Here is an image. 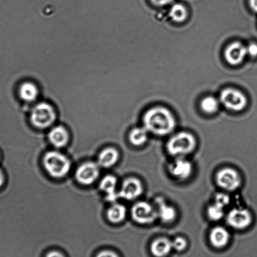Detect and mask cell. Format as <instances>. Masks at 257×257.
<instances>
[{
    "instance_id": "cell-1",
    "label": "cell",
    "mask_w": 257,
    "mask_h": 257,
    "mask_svg": "<svg viewBox=\"0 0 257 257\" xmlns=\"http://www.w3.org/2000/svg\"><path fill=\"white\" fill-rule=\"evenodd\" d=\"M144 128L158 136H165L174 131L176 126L175 118L171 111L164 107L149 109L143 118Z\"/></svg>"
},
{
    "instance_id": "cell-2",
    "label": "cell",
    "mask_w": 257,
    "mask_h": 257,
    "mask_svg": "<svg viewBox=\"0 0 257 257\" xmlns=\"http://www.w3.org/2000/svg\"><path fill=\"white\" fill-rule=\"evenodd\" d=\"M45 169L54 178H62L69 173L71 164L66 156L57 151L47 152L43 159Z\"/></svg>"
},
{
    "instance_id": "cell-3",
    "label": "cell",
    "mask_w": 257,
    "mask_h": 257,
    "mask_svg": "<svg viewBox=\"0 0 257 257\" xmlns=\"http://www.w3.org/2000/svg\"><path fill=\"white\" fill-rule=\"evenodd\" d=\"M57 113L52 104L42 101L35 105L30 113L32 125L39 129H46L56 121Z\"/></svg>"
},
{
    "instance_id": "cell-4",
    "label": "cell",
    "mask_w": 257,
    "mask_h": 257,
    "mask_svg": "<svg viewBox=\"0 0 257 257\" xmlns=\"http://www.w3.org/2000/svg\"><path fill=\"white\" fill-rule=\"evenodd\" d=\"M197 141L193 135L188 132H181L170 139L167 149L172 156L183 157L195 150Z\"/></svg>"
},
{
    "instance_id": "cell-5",
    "label": "cell",
    "mask_w": 257,
    "mask_h": 257,
    "mask_svg": "<svg viewBox=\"0 0 257 257\" xmlns=\"http://www.w3.org/2000/svg\"><path fill=\"white\" fill-rule=\"evenodd\" d=\"M219 99L225 108L233 111L243 110L247 104L245 95L233 88H227L222 91Z\"/></svg>"
},
{
    "instance_id": "cell-6",
    "label": "cell",
    "mask_w": 257,
    "mask_h": 257,
    "mask_svg": "<svg viewBox=\"0 0 257 257\" xmlns=\"http://www.w3.org/2000/svg\"><path fill=\"white\" fill-rule=\"evenodd\" d=\"M132 216L137 223L142 224H151L156 220L158 212L151 204L141 201L135 204L132 208Z\"/></svg>"
},
{
    "instance_id": "cell-7",
    "label": "cell",
    "mask_w": 257,
    "mask_h": 257,
    "mask_svg": "<svg viewBox=\"0 0 257 257\" xmlns=\"http://www.w3.org/2000/svg\"><path fill=\"white\" fill-rule=\"evenodd\" d=\"M216 183L221 188L228 191H234L240 186L241 176L238 172L231 168H224L216 174Z\"/></svg>"
},
{
    "instance_id": "cell-8",
    "label": "cell",
    "mask_w": 257,
    "mask_h": 257,
    "mask_svg": "<svg viewBox=\"0 0 257 257\" xmlns=\"http://www.w3.org/2000/svg\"><path fill=\"white\" fill-rule=\"evenodd\" d=\"M99 175V166L93 162H85L77 169L76 178L80 184L89 186L97 180Z\"/></svg>"
},
{
    "instance_id": "cell-9",
    "label": "cell",
    "mask_w": 257,
    "mask_h": 257,
    "mask_svg": "<svg viewBox=\"0 0 257 257\" xmlns=\"http://www.w3.org/2000/svg\"><path fill=\"white\" fill-rule=\"evenodd\" d=\"M227 221L233 228H246L252 223L251 214L247 209L234 208L228 214Z\"/></svg>"
},
{
    "instance_id": "cell-10",
    "label": "cell",
    "mask_w": 257,
    "mask_h": 257,
    "mask_svg": "<svg viewBox=\"0 0 257 257\" xmlns=\"http://www.w3.org/2000/svg\"><path fill=\"white\" fill-rule=\"evenodd\" d=\"M142 191L143 186L141 181L134 178H128L122 184L118 193L119 198L128 201L134 200L141 195Z\"/></svg>"
},
{
    "instance_id": "cell-11",
    "label": "cell",
    "mask_w": 257,
    "mask_h": 257,
    "mask_svg": "<svg viewBox=\"0 0 257 257\" xmlns=\"http://www.w3.org/2000/svg\"><path fill=\"white\" fill-rule=\"evenodd\" d=\"M247 55L246 47L240 42H235L231 44L224 52V57L229 64L236 66L243 61Z\"/></svg>"
},
{
    "instance_id": "cell-12",
    "label": "cell",
    "mask_w": 257,
    "mask_h": 257,
    "mask_svg": "<svg viewBox=\"0 0 257 257\" xmlns=\"http://www.w3.org/2000/svg\"><path fill=\"white\" fill-rule=\"evenodd\" d=\"M169 172L174 178L179 180H185L191 175L193 166L188 160L179 157L170 166Z\"/></svg>"
},
{
    "instance_id": "cell-13",
    "label": "cell",
    "mask_w": 257,
    "mask_h": 257,
    "mask_svg": "<svg viewBox=\"0 0 257 257\" xmlns=\"http://www.w3.org/2000/svg\"><path fill=\"white\" fill-rule=\"evenodd\" d=\"M40 94L39 87L34 82L27 81L22 82L19 88V96L21 100L26 103H32L38 98Z\"/></svg>"
},
{
    "instance_id": "cell-14",
    "label": "cell",
    "mask_w": 257,
    "mask_h": 257,
    "mask_svg": "<svg viewBox=\"0 0 257 257\" xmlns=\"http://www.w3.org/2000/svg\"><path fill=\"white\" fill-rule=\"evenodd\" d=\"M116 178L111 175L104 176L99 183V189L106 194V200L110 203H114L119 198L116 191Z\"/></svg>"
},
{
    "instance_id": "cell-15",
    "label": "cell",
    "mask_w": 257,
    "mask_h": 257,
    "mask_svg": "<svg viewBox=\"0 0 257 257\" xmlns=\"http://www.w3.org/2000/svg\"><path fill=\"white\" fill-rule=\"evenodd\" d=\"M48 138L52 146L56 148H62L66 146L69 141V134L64 126H54L49 132Z\"/></svg>"
},
{
    "instance_id": "cell-16",
    "label": "cell",
    "mask_w": 257,
    "mask_h": 257,
    "mask_svg": "<svg viewBox=\"0 0 257 257\" xmlns=\"http://www.w3.org/2000/svg\"><path fill=\"white\" fill-rule=\"evenodd\" d=\"M209 239L212 245L215 248H223L229 240V232L223 227L217 226L212 229L209 234Z\"/></svg>"
},
{
    "instance_id": "cell-17",
    "label": "cell",
    "mask_w": 257,
    "mask_h": 257,
    "mask_svg": "<svg viewBox=\"0 0 257 257\" xmlns=\"http://www.w3.org/2000/svg\"><path fill=\"white\" fill-rule=\"evenodd\" d=\"M173 248V243L166 238H159L153 241L151 250L156 257H165L169 254Z\"/></svg>"
},
{
    "instance_id": "cell-18",
    "label": "cell",
    "mask_w": 257,
    "mask_h": 257,
    "mask_svg": "<svg viewBox=\"0 0 257 257\" xmlns=\"http://www.w3.org/2000/svg\"><path fill=\"white\" fill-rule=\"evenodd\" d=\"M119 153L114 148L104 149L99 154L98 158V164L103 168H109L113 166L118 161Z\"/></svg>"
},
{
    "instance_id": "cell-19",
    "label": "cell",
    "mask_w": 257,
    "mask_h": 257,
    "mask_svg": "<svg viewBox=\"0 0 257 257\" xmlns=\"http://www.w3.org/2000/svg\"><path fill=\"white\" fill-rule=\"evenodd\" d=\"M156 203L158 206V216L166 223L173 221L176 218V209L173 206L167 205L163 199L157 198Z\"/></svg>"
},
{
    "instance_id": "cell-20",
    "label": "cell",
    "mask_w": 257,
    "mask_h": 257,
    "mask_svg": "<svg viewBox=\"0 0 257 257\" xmlns=\"http://www.w3.org/2000/svg\"><path fill=\"white\" fill-rule=\"evenodd\" d=\"M126 209L119 204H113L107 211V218L113 223H119L125 218Z\"/></svg>"
},
{
    "instance_id": "cell-21",
    "label": "cell",
    "mask_w": 257,
    "mask_h": 257,
    "mask_svg": "<svg viewBox=\"0 0 257 257\" xmlns=\"http://www.w3.org/2000/svg\"><path fill=\"white\" fill-rule=\"evenodd\" d=\"M148 133L149 132L144 127L134 128L130 133V141L135 146H143L148 140Z\"/></svg>"
},
{
    "instance_id": "cell-22",
    "label": "cell",
    "mask_w": 257,
    "mask_h": 257,
    "mask_svg": "<svg viewBox=\"0 0 257 257\" xmlns=\"http://www.w3.org/2000/svg\"><path fill=\"white\" fill-rule=\"evenodd\" d=\"M169 16L176 22H183L188 17V11L183 5L174 4L169 12Z\"/></svg>"
},
{
    "instance_id": "cell-23",
    "label": "cell",
    "mask_w": 257,
    "mask_h": 257,
    "mask_svg": "<svg viewBox=\"0 0 257 257\" xmlns=\"http://www.w3.org/2000/svg\"><path fill=\"white\" fill-rule=\"evenodd\" d=\"M219 101L215 98L208 96L204 98L201 103V109L206 113H215L219 108Z\"/></svg>"
},
{
    "instance_id": "cell-24",
    "label": "cell",
    "mask_w": 257,
    "mask_h": 257,
    "mask_svg": "<svg viewBox=\"0 0 257 257\" xmlns=\"http://www.w3.org/2000/svg\"><path fill=\"white\" fill-rule=\"evenodd\" d=\"M209 218L213 221H218L224 216V208L214 203L208 209Z\"/></svg>"
},
{
    "instance_id": "cell-25",
    "label": "cell",
    "mask_w": 257,
    "mask_h": 257,
    "mask_svg": "<svg viewBox=\"0 0 257 257\" xmlns=\"http://www.w3.org/2000/svg\"><path fill=\"white\" fill-rule=\"evenodd\" d=\"M172 243H173V249L178 251L184 250L186 248L187 244H188L186 239L180 236L177 237L174 241H172Z\"/></svg>"
},
{
    "instance_id": "cell-26",
    "label": "cell",
    "mask_w": 257,
    "mask_h": 257,
    "mask_svg": "<svg viewBox=\"0 0 257 257\" xmlns=\"http://www.w3.org/2000/svg\"><path fill=\"white\" fill-rule=\"evenodd\" d=\"M229 202H230V198L226 194L220 193L216 196L215 203L224 208V207L228 205Z\"/></svg>"
},
{
    "instance_id": "cell-27",
    "label": "cell",
    "mask_w": 257,
    "mask_h": 257,
    "mask_svg": "<svg viewBox=\"0 0 257 257\" xmlns=\"http://www.w3.org/2000/svg\"><path fill=\"white\" fill-rule=\"evenodd\" d=\"M96 257H119L118 254L115 252L109 249L101 251L96 254Z\"/></svg>"
},
{
    "instance_id": "cell-28",
    "label": "cell",
    "mask_w": 257,
    "mask_h": 257,
    "mask_svg": "<svg viewBox=\"0 0 257 257\" xmlns=\"http://www.w3.org/2000/svg\"><path fill=\"white\" fill-rule=\"evenodd\" d=\"M246 51L247 55H249V56H257V45L255 44H249L248 47H246Z\"/></svg>"
},
{
    "instance_id": "cell-29",
    "label": "cell",
    "mask_w": 257,
    "mask_h": 257,
    "mask_svg": "<svg viewBox=\"0 0 257 257\" xmlns=\"http://www.w3.org/2000/svg\"><path fill=\"white\" fill-rule=\"evenodd\" d=\"M151 1L155 6L162 7L173 3L174 0H151Z\"/></svg>"
},
{
    "instance_id": "cell-30",
    "label": "cell",
    "mask_w": 257,
    "mask_h": 257,
    "mask_svg": "<svg viewBox=\"0 0 257 257\" xmlns=\"http://www.w3.org/2000/svg\"><path fill=\"white\" fill-rule=\"evenodd\" d=\"M46 257H66L63 253L58 251H51L46 254Z\"/></svg>"
},
{
    "instance_id": "cell-31",
    "label": "cell",
    "mask_w": 257,
    "mask_h": 257,
    "mask_svg": "<svg viewBox=\"0 0 257 257\" xmlns=\"http://www.w3.org/2000/svg\"><path fill=\"white\" fill-rule=\"evenodd\" d=\"M249 3L251 9L257 12V0H249Z\"/></svg>"
},
{
    "instance_id": "cell-32",
    "label": "cell",
    "mask_w": 257,
    "mask_h": 257,
    "mask_svg": "<svg viewBox=\"0 0 257 257\" xmlns=\"http://www.w3.org/2000/svg\"><path fill=\"white\" fill-rule=\"evenodd\" d=\"M5 179H6V178H5L4 172L2 171V169H0V188L4 186Z\"/></svg>"
}]
</instances>
